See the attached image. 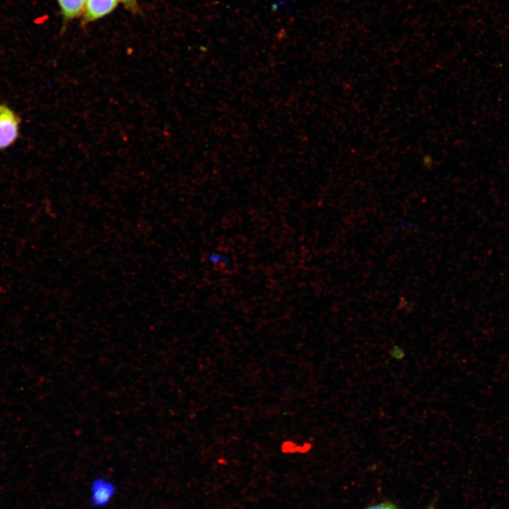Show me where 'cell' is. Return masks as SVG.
<instances>
[{"mask_svg":"<svg viewBox=\"0 0 509 509\" xmlns=\"http://www.w3.org/2000/svg\"><path fill=\"white\" fill-rule=\"evenodd\" d=\"M19 119L5 105H0V150L11 146L18 136Z\"/></svg>","mask_w":509,"mask_h":509,"instance_id":"obj_1","label":"cell"},{"mask_svg":"<svg viewBox=\"0 0 509 509\" xmlns=\"http://www.w3.org/2000/svg\"><path fill=\"white\" fill-rule=\"evenodd\" d=\"M119 0H87L83 10V25L97 21L110 13Z\"/></svg>","mask_w":509,"mask_h":509,"instance_id":"obj_2","label":"cell"},{"mask_svg":"<svg viewBox=\"0 0 509 509\" xmlns=\"http://www.w3.org/2000/svg\"><path fill=\"white\" fill-rule=\"evenodd\" d=\"M87 0H57L64 23L77 18L83 13Z\"/></svg>","mask_w":509,"mask_h":509,"instance_id":"obj_3","label":"cell"},{"mask_svg":"<svg viewBox=\"0 0 509 509\" xmlns=\"http://www.w3.org/2000/svg\"><path fill=\"white\" fill-rule=\"evenodd\" d=\"M93 500L96 505L105 503L113 493V487L103 481H95L93 486Z\"/></svg>","mask_w":509,"mask_h":509,"instance_id":"obj_4","label":"cell"},{"mask_svg":"<svg viewBox=\"0 0 509 509\" xmlns=\"http://www.w3.org/2000/svg\"><path fill=\"white\" fill-rule=\"evenodd\" d=\"M208 261L210 264L216 267H227L230 264V257L222 252H213L210 253Z\"/></svg>","mask_w":509,"mask_h":509,"instance_id":"obj_5","label":"cell"},{"mask_svg":"<svg viewBox=\"0 0 509 509\" xmlns=\"http://www.w3.org/2000/svg\"><path fill=\"white\" fill-rule=\"evenodd\" d=\"M390 355L394 359L401 360L405 356V352L398 345H393L390 351Z\"/></svg>","mask_w":509,"mask_h":509,"instance_id":"obj_6","label":"cell"},{"mask_svg":"<svg viewBox=\"0 0 509 509\" xmlns=\"http://www.w3.org/2000/svg\"><path fill=\"white\" fill-rule=\"evenodd\" d=\"M121 1L124 7L132 12H136L138 11L137 0H119Z\"/></svg>","mask_w":509,"mask_h":509,"instance_id":"obj_7","label":"cell"},{"mask_svg":"<svg viewBox=\"0 0 509 509\" xmlns=\"http://www.w3.org/2000/svg\"><path fill=\"white\" fill-rule=\"evenodd\" d=\"M365 509H397V508L391 503H382L369 506Z\"/></svg>","mask_w":509,"mask_h":509,"instance_id":"obj_8","label":"cell"}]
</instances>
